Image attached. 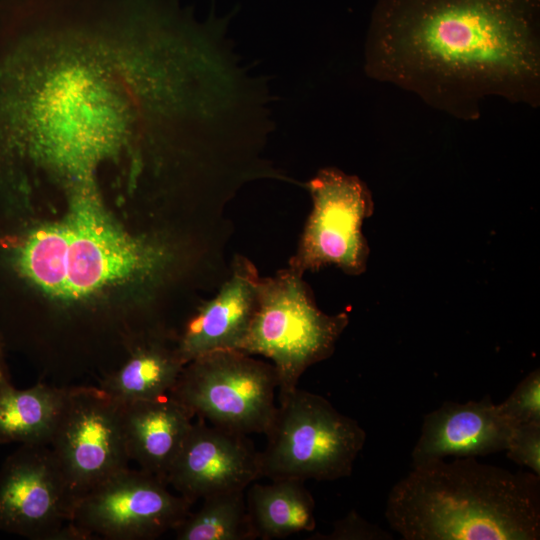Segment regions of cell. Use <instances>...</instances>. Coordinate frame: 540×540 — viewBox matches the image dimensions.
I'll return each instance as SVG.
<instances>
[{"instance_id":"603a6c76","label":"cell","mask_w":540,"mask_h":540,"mask_svg":"<svg viewBox=\"0 0 540 540\" xmlns=\"http://www.w3.org/2000/svg\"><path fill=\"white\" fill-rule=\"evenodd\" d=\"M11 385L12 383L10 381L9 374L0 356V392Z\"/></svg>"},{"instance_id":"e0dca14e","label":"cell","mask_w":540,"mask_h":540,"mask_svg":"<svg viewBox=\"0 0 540 540\" xmlns=\"http://www.w3.org/2000/svg\"><path fill=\"white\" fill-rule=\"evenodd\" d=\"M184 365L177 347H141L99 387L121 404L157 398L169 394Z\"/></svg>"},{"instance_id":"4fadbf2b","label":"cell","mask_w":540,"mask_h":540,"mask_svg":"<svg viewBox=\"0 0 540 540\" xmlns=\"http://www.w3.org/2000/svg\"><path fill=\"white\" fill-rule=\"evenodd\" d=\"M260 281L252 263L237 257L231 277L186 325L177 344L185 364L215 351L239 350L257 308Z\"/></svg>"},{"instance_id":"ba28073f","label":"cell","mask_w":540,"mask_h":540,"mask_svg":"<svg viewBox=\"0 0 540 540\" xmlns=\"http://www.w3.org/2000/svg\"><path fill=\"white\" fill-rule=\"evenodd\" d=\"M306 186L313 208L290 268L303 274L334 265L347 274H361L369 257L362 224L374 209L367 185L356 175L326 167Z\"/></svg>"},{"instance_id":"d6986e66","label":"cell","mask_w":540,"mask_h":540,"mask_svg":"<svg viewBox=\"0 0 540 540\" xmlns=\"http://www.w3.org/2000/svg\"><path fill=\"white\" fill-rule=\"evenodd\" d=\"M245 490L216 493L202 499L174 529L178 540L257 539L247 508Z\"/></svg>"},{"instance_id":"44dd1931","label":"cell","mask_w":540,"mask_h":540,"mask_svg":"<svg viewBox=\"0 0 540 540\" xmlns=\"http://www.w3.org/2000/svg\"><path fill=\"white\" fill-rule=\"evenodd\" d=\"M504 451L511 461L540 476V422L514 426Z\"/></svg>"},{"instance_id":"8992f818","label":"cell","mask_w":540,"mask_h":540,"mask_svg":"<svg viewBox=\"0 0 540 540\" xmlns=\"http://www.w3.org/2000/svg\"><path fill=\"white\" fill-rule=\"evenodd\" d=\"M272 364L239 350L215 351L186 363L169 392L193 416L240 434H266L277 409Z\"/></svg>"},{"instance_id":"8fae6325","label":"cell","mask_w":540,"mask_h":540,"mask_svg":"<svg viewBox=\"0 0 540 540\" xmlns=\"http://www.w3.org/2000/svg\"><path fill=\"white\" fill-rule=\"evenodd\" d=\"M260 477L259 451L246 435L199 419L192 424L166 483L193 504L216 493L245 490Z\"/></svg>"},{"instance_id":"2e32d148","label":"cell","mask_w":540,"mask_h":540,"mask_svg":"<svg viewBox=\"0 0 540 540\" xmlns=\"http://www.w3.org/2000/svg\"><path fill=\"white\" fill-rule=\"evenodd\" d=\"M66 393L44 383L0 392V443L49 445Z\"/></svg>"},{"instance_id":"ac0fdd59","label":"cell","mask_w":540,"mask_h":540,"mask_svg":"<svg viewBox=\"0 0 540 540\" xmlns=\"http://www.w3.org/2000/svg\"><path fill=\"white\" fill-rule=\"evenodd\" d=\"M69 242L65 221L33 230L18 249V269L45 293L65 298Z\"/></svg>"},{"instance_id":"7a4b0ae2","label":"cell","mask_w":540,"mask_h":540,"mask_svg":"<svg viewBox=\"0 0 540 540\" xmlns=\"http://www.w3.org/2000/svg\"><path fill=\"white\" fill-rule=\"evenodd\" d=\"M404 540H538L540 476L475 457L414 466L384 509Z\"/></svg>"},{"instance_id":"9a60e30c","label":"cell","mask_w":540,"mask_h":540,"mask_svg":"<svg viewBox=\"0 0 540 540\" xmlns=\"http://www.w3.org/2000/svg\"><path fill=\"white\" fill-rule=\"evenodd\" d=\"M245 497L256 538L282 539L315 529V501L304 481L254 483Z\"/></svg>"},{"instance_id":"5bb4252c","label":"cell","mask_w":540,"mask_h":540,"mask_svg":"<svg viewBox=\"0 0 540 540\" xmlns=\"http://www.w3.org/2000/svg\"><path fill=\"white\" fill-rule=\"evenodd\" d=\"M122 411L130 460L166 482L193 415L169 394L122 404Z\"/></svg>"},{"instance_id":"ffe728a7","label":"cell","mask_w":540,"mask_h":540,"mask_svg":"<svg viewBox=\"0 0 540 540\" xmlns=\"http://www.w3.org/2000/svg\"><path fill=\"white\" fill-rule=\"evenodd\" d=\"M504 419L511 425L540 422V370L534 369L497 404Z\"/></svg>"},{"instance_id":"3957f363","label":"cell","mask_w":540,"mask_h":540,"mask_svg":"<svg viewBox=\"0 0 540 540\" xmlns=\"http://www.w3.org/2000/svg\"><path fill=\"white\" fill-rule=\"evenodd\" d=\"M259 451L261 477L334 481L352 474L366 431L321 395L296 387L279 397Z\"/></svg>"},{"instance_id":"9c48e42d","label":"cell","mask_w":540,"mask_h":540,"mask_svg":"<svg viewBox=\"0 0 540 540\" xmlns=\"http://www.w3.org/2000/svg\"><path fill=\"white\" fill-rule=\"evenodd\" d=\"M167 487L159 477L128 467L80 497L71 523L85 539H156L174 530L192 506Z\"/></svg>"},{"instance_id":"6da1fadb","label":"cell","mask_w":540,"mask_h":540,"mask_svg":"<svg viewBox=\"0 0 540 540\" xmlns=\"http://www.w3.org/2000/svg\"><path fill=\"white\" fill-rule=\"evenodd\" d=\"M364 71L456 119L482 102L540 104V0H378Z\"/></svg>"},{"instance_id":"7402d4cb","label":"cell","mask_w":540,"mask_h":540,"mask_svg":"<svg viewBox=\"0 0 540 540\" xmlns=\"http://www.w3.org/2000/svg\"><path fill=\"white\" fill-rule=\"evenodd\" d=\"M311 540H391L393 535L382 527L369 522L355 510L334 522L330 532L314 534Z\"/></svg>"},{"instance_id":"7c38bea8","label":"cell","mask_w":540,"mask_h":540,"mask_svg":"<svg viewBox=\"0 0 540 540\" xmlns=\"http://www.w3.org/2000/svg\"><path fill=\"white\" fill-rule=\"evenodd\" d=\"M512 428L490 396L466 403L445 401L423 416L412 467L448 456L477 458L504 451Z\"/></svg>"},{"instance_id":"5b68a950","label":"cell","mask_w":540,"mask_h":540,"mask_svg":"<svg viewBox=\"0 0 540 540\" xmlns=\"http://www.w3.org/2000/svg\"><path fill=\"white\" fill-rule=\"evenodd\" d=\"M64 191L70 235L65 298L78 299L115 284L149 280L164 270L170 259L167 247L120 228L107 213L102 187Z\"/></svg>"},{"instance_id":"52a82bcc","label":"cell","mask_w":540,"mask_h":540,"mask_svg":"<svg viewBox=\"0 0 540 540\" xmlns=\"http://www.w3.org/2000/svg\"><path fill=\"white\" fill-rule=\"evenodd\" d=\"M49 446L78 501L128 468L122 404L100 387H66Z\"/></svg>"},{"instance_id":"30bf717a","label":"cell","mask_w":540,"mask_h":540,"mask_svg":"<svg viewBox=\"0 0 540 540\" xmlns=\"http://www.w3.org/2000/svg\"><path fill=\"white\" fill-rule=\"evenodd\" d=\"M77 498L49 445H20L0 469V531L66 540Z\"/></svg>"},{"instance_id":"277c9868","label":"cell","mask_w":540,"mask_h":540,"mask_svg":"<svg viewBox=\"0 0 540 540\" xmlns=\"http://www.w3.org/2000/svg\"><path fill=\"white\" fill-rule=\"evenodd\" d=\"M301 277L290 268L261 279L257 308L239 347L272 361L279 397L297 387L308 367L334 352L349 322L346 313L328 315L318 309Z\"/></svg>"}]
</instances>
